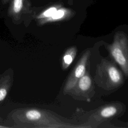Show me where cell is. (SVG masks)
<instances>
[{"label": "cell", "instance_id": "obj_2", "mask_svg": "<svg viewBox=\"0 0 128 128\" xmlns=\"http://www.w3.org/2000/svg\"><path fill=\"white\" fill-rule=\"evenodd\" d=\"M94 81L102 88L110 90L120 86L124 78L122 74L116 65L104 58L96 65Z\"/></svg>", "mask_w": 128, "mask_h": 128}, {"label": "cell", "instance_id": "obj_10", "mask_svg": "<svg viewBox=\"0 0 128 128\" xmlns=\"http://www.w3.org/2000/svg\"><path fill=\"white\" fill-rule=\"evenodd\" d=\"M77 52V48L75 46L68 48L64 53L62 60V67L66 70L72 64L74 60Z\"/></svg>", "mask_w": 128, "mask_h": 128}, {"label": "cell", "instance_id": "obj_9", "mask_svg": "<svg viewBox=\"0 0 128 128\" xmlns=\"http://www.w3.org/2000/svg\"><path fill=\"white\" fill-rule=\"evenodd\" d=\"M118 111L119 108L118 104H108L102 106L94 114V113L91 116V118L94 119L96 122L104 120L115 116L118 114Z\"/></svg>", "mask_w": 128, "mask_h": 128}, {"label": "cell", "instance_id": "obj_13", "mask_svg": "<svg viewBox=\"0 0 128 128\" xmlns=\"http://www.w3.org/2000/svg\"><path fill=\"white\" fill-rule=\"evenodd\" d=\"M4 2H8L9 0H2Z\"/></svg>", "mask_w": 128, "mask_h": 128}, {"label": "cell", "instance_id": "obj_6", "mask_svg": "<svg viewBox=\"0 0 128 128\" xmlns=\"http://www.w3.org/2000/svg\"><path fill=\"white\" fill-rule=\"evenodd\" d=\"M94 88L90 76L88 72H86L84 76L77 81L68 94L79 97L80 99H82V97L84 98H89L90 94L93 92Z\"/></svg>", "mask_w": 128, "mask_h": 128}, {"label": "cell", "instance_id": "obj_12", "mask_svg": "<svg viewBox=\"0 0 128 128\" xmlns=\"http://www.w3.org/2000/svg\"><path fill=\"white\" fill-rule=\"evenodd\" d=\"M0 128H8V126H7L0 124Z\"/></svg>", "mask_w": 128, "mask_h": 128}, {"label": "cell", "instance_id": "obj_11", "mask_svg": "<svg viewBox=\"0 0 128 128\" xmlns=\"http://www.w3.org/2000/svg\"><path fill=\"white\" fill-rule=\"evenodd\" d=\"M62 7L60 4H54L50 6L42 11L39 14L36 15L34 19L36 20L48 18L52 16L58 8Z\"/></svg>", "mask_w": 128, "mask_h": 128}, {"label": "cell", "instance_id": "obj_5", "mask_svg": "<svg viewBox=\"0 0 128 128\" xmlns=\"http://www.w3.org/2000/svg\"><path fill=\"white\" fill-rule=\"evenodd\" d=\"M90 56V52L88 50L80 57L66 80L63 90L64 94H68L77 81L86 74V67Z\"/></svg>", "mask_w": 128, "mask_h": 128}, {"label": "cell", "instance_id": "obj_4", "mask_svg": "<svg viewBox=\"0 0 128 128\" xmlns=\"http://www.w3.org/2000/svg\"><path fill=\"white\" fill-rule=\"evenodd\" d=\"M8 15L14 23L24 22L26 26L36 16L30 0H12L8 10Z\"/></svg>", "mask_w": 128, "mask_h": 128}, {"label": "cell", "instance_id": "obj_3", "mask_svg": "<svg viewBox=\"0 0 128 128\" xmlns=\"http://www.w3.org/2000/svg\"><path fill=\"white\" fill-rule=\"evenodd\" d=\"M108 49L112 58L128 77V38L122 32H116Z\"/></svg>", "mask_w": 128, "mask_h": 128}, {"label": "cell", "instance_id": "obj_1", "mask_svg": "<svg viewBox=\"0 0 128 128\" xmlns=\"http://www.w3.org/2000/svg\"><path fill=\"white\" fill-rule=\"evenodd\" d=\"M9 128H58L78 127L66 124L51 112L38 108H22L12 110L8 115Z\"/></svg>", "mask_w": 128, "mask_h": 128}, {"label": "cell", "instance_id": "obj_7", "mask_svg": "<svg viewBox=\"0 0 128 128\" xmlns=\"http://www.w3.org/2000/svg\"><path fill=\"white\" fill-rule=\"evenodd\" d=\"M14 71L10 68L0 74V104L8 96L13 84Z\"/></svg>", "mask_w": 128, "mask_h": 128}, {"label": "cell", "instance_id": "obj_8", "mask_svg": "<svg viewBox=\"0 0 128 128\" xmlns=\"http://www.w3.org/2000/svg\"><path fill=\"white\" fill-rule=\"evenodd\" d=\"M74 14V12L72 10L61 7L50 16L36 21L38 25L42 26L48 23L60 22L70 18Z\"/></svg>", "mask_w": 128, "mask_h": 128}]
</instances>
